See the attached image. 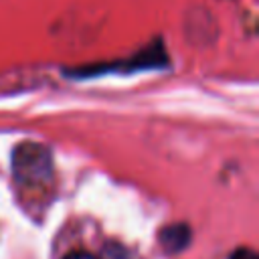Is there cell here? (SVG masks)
Returning <instances> with one entry per match:
<instances>
[{"label":"cell","instance_id":"obj_4","mask_svg":"<svg viewBox=\"0 0 259 259\" xmlns=\"http://www.w3.org/2000/svg\"><path fill=\"white\" fill-rule=\"evenodd\" d=\"M65 259H97V257L91 255V253H85V251H73V253H69Z\"/></svg>","mask_w":259,"mask_h":259},{"label":"cell","instance_id":"obj_3","mask_svg":"<svg viewBox=\"0 0 259 259\" xmlns=\"http://www.w3.org/2000/svg\"><path fill=\"white\" fill-rule=\"evenodd\" d=\"M231 259H259V257H257V253H255L253 249L241 247V249H237V251L231 255Z\"/></svg>","mask_w":259,"mask_h":259},{"label":"cell","instance_id":"obj_1","mask_svg":"<svg viewBox=\"0 0 259 259\" xmlns=\"http://www.w3.org/2000/svg\"><path fill=\"white\" fill-rule=\"evenodd\" d=\"M14 178L22 188L30 192L47 190L53 180V158L51 152L34 142H24L14 150L12 158Z\"/></svg>","mask_w":259,"mask_h":259},{"label":"cell","instance_id":"obj_2","mask_svg":"<svg viewBox=\"0 0 259 259\" xmlns=\"http://www.w3.org/2000/svg\"><path fill=\"white\" fill-rule=\"evenodd\" d=\"M188 241H190V231L186 225H172L160 231V243L164 245L168 253L182 251L188 245Z\"/></svg>","mask_w":259,"mask_h":259}]
</instances>
